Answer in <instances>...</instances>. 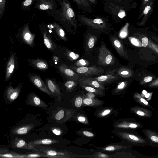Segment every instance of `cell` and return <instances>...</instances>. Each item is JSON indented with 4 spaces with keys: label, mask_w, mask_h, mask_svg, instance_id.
Masks as SVG:
<instances>
[{
    "label": "cell",
    "mask_w": 158,
    "mask_h": 158,
    "mask_svg": "<svg viewBox=\"0 0 158 158\" xmlns=\"http://www.w3.org/2000/svg\"><path fill=\"white\" fill-rule=\"evenodd\" d=\"M129 26V23L127 22L121 28L119 33V36L120 38H124L128 36V35Z\"/></svg>",
    "instance_id": "cell-41"
},
{
    "label": "cell",
    "mask_w": 158,
    "mask_h": 158,
    "mask_svg": "<svg viewBox=\"0 0 158 158\" xmlns=\"http://www.w3.org/2000/svg\"><path fill=\"white\" fill-rule=\"evenodd\" d=\"M129 39L131 43L134 45L138 47H142L141 43L135 37H130Z\"/></svg>",
    "instance_id": "cell-46"
},
{
    "label": "cell",
    "mask_w": 158,
    "mask_h": 158,
    "mask_svg": "<svg viewBox=\"0 0 158 158\" xmlns=\"http://www.w3.org/2000/svg\"><path fill=\"white\" fill-rule=\"evenodd\" d=\"M78 84V82L77 81L70 80L66 81L64 85L67 91L71 92L75 88Z\"/></svg>",
    "instance_id": "cell-39"
},
{
    "label": "cell",
    "mask_w": 158,
    "mask_h": 158,
    "mask_svg": "<svg viewBox=\"0 0 158 158\" xmlns=\"http://www.w3.org/2000/svg\"><path fill=\"white\" fill-rule=\"evenodd\" d=\"M116 70H109L105 74L98 76L94 78L104 85L112 82L121 78V77L114 72Z\"/></svg>",
    "instance_id": "cell-11"
},
{
    "label": "cell",
    "mask_w": 158,
    "mask_h": 158,
    "mask_svg": "<svg viewBox=\"0 0 158 158\" xmlns=\"http://www.w3.org/2000/svg\"><path fill=\"white\" fill-rule=\"evenodd\" d=\"M52 131L54 134L57 135H60L62 133L61 130L56 127L53 128L52 129Z\"/></svg>",
    "instance_id": "cell-54"
},
{
    "label": "cell",
    "mask_w": 158,
    "mask_h": 158,
    "mask_svg": "<svg viewBox=\"0 0 158 158\" xmlns=\"http://www.w3.org/2000/svg\"><path fill=\"white\" fill-rule=\"evenodd\" d=\"M41 30L43 37L44 44L46 47L49 50L53 51L56 48V45L52 40L50 35L46 27H43V25L41 26Z\"/></svg>",
    "instance_id": "cell-23"
},
{
    "label": "cell",
    "mask_w": 158,
    "mask_h": 158,
    "mask_svg": "<svg viewBox=\"0 0 158 158\" xmlns=\"http://www.w3.org/2000/svg\"><path fill=\"white\" fill-rule=\"evenodd\" d=\"M58 7L56 0H38L36 7L46 12L57 9Z\"/></svg>",
    "instance_id": "cell-13"
},
{
    "label": "cell",
    "mask_w": 158,
    "mask_h": 158,
    "mask_svg": "<svg viewBox=\"0 0 158 158\" xmlns=\"http://www.w3.org/2000/svg\"><path fill=\"white\" fill-rule=\"evenodd\" d=\"M10 146L14 148L37 150L29 142L27 143L23 139L17 136L15 137L11 141Z\"/></svg>",
    "instance_id": "cell-17"
},
{
    "label": "cell",
    "mask_w": 158,
    "mask_h": 158,
    "mask_svg": "<svg viewBox=\"0 0 158 158\" xmlns=\"http://www.w3.org/2000/svg\"><path fill=\"white\" fill-rule=\"evenodd\" d=\"M25 158V154H21L15 152L9 151L5 153L0 154V158Z\"/></svg>",
    "instance_id": "cell-38"
},
{
    "label": "cell",
    "mask_w": 158,
    "mask_h": 158,
    "mask_svg": "<svg viewBox=\"0 0 158 158\" xmlns=\"http://www.w3.org/2000/svg\"><path fill=\"white\" fill-rule=\"evenodd\" d=\"M151 0H141V4L139 14L142 10L144 7Z\"/></svg>",
    "instance_id": "cell-51"
},
{
    "label": "cell",
    "mask_w": 158,
    "mask_h": 158,
    "mask_svg": "<svg viewBox=\"0 0 158 158\" xmlns=\"http://www.w3.org/2000/svg\"><path fill=\"white\" fill-rule=\"evenodd\" d=\"M113 1H114L115 2H123L125 1H129L130 0H112Z\"/></svg>",
    "instance_id": "cell-61"
},
{
    "label": "cell",
    "mask_w": 158,
    "mask_h": 158,
    "mask_svg": "<svg viewBox=\"0 0 158 158\" xmlns=\"http://www.w3.org/2000/svg\"><path fill=\"white\" fill-rule=\"evenodd\" d=\"M58 69L60 71L70 80L77 81L81 78L80 75L64 63H61Z\"/></svg>",
    "instance_id": "cell-20"
},
{
    "label": "cell",
    "mask_w": 158,
    "mask_h": 158,
    "mask_svg": "<svg viewBox=\"0 0 158 158\" xmlns=\"http://www.w3.org/2000/svg\"><path fill=\"white\" fill-rule=\"evenodd\" d=\"M119 110V109L115 110L113 107L101 106L96 110L94 115L98 118L104 119L116 113Z\"/></svg>",
    "instance_id": "cell-15"
},
{
    "label": "cell",
    "mask_w": 158,
    "mask_h": 158,
    "mask_svg": "<svg viewBox=\"0 0 158 158\" xmlns=\"http://www.w3.org/2000/svg\"><path fill=\"white\" fill-rule=\"evenodd\" d=\"M90 3L91 5H96L97 4V0H87Z\"/></svg>",
    "instance_id": "cell-59"
},
{
    "label": "cell",
    "mask_w": 158,
    "mask_h": 158,
    "mask_svg": "<svg viewBox=\"0 0 158 158\" xmlns=\"http://www.w3.org/2000/svg\"><path fill=\"white\" fill-rule=\"evenodd\" d=\"M155 0H151L139 14L137 20L142 18L140 22H138L137 24L139 26H144L145 25L150 16L153 13L154 8Z\"/></svg>",
    "instance_id": "cell-9"
},
{
    "label": "cell",
    "mask_w": 158,
    "mask_h": 158,
    "mask_svg": "<svg viewBox=\"0 0 158 158\" xmlns=\"http://www.w3.org/2000/svg\"><path fill=\"white\" fill-rule=\"evenodd\" d=\"M147 93V91L145 90H143L142 91V94H141V96L143 97L144 96L146 95V94Z\"/></svg>",
    "instance_id": "cell-60"
},
{
    "label": "cell",
    "mask_w": 158,
    "mask_h": 158,
    "mask_svg": "<svg viewBox=\"0 0 158 158\" xmlns=\"http://www.w3.org/2000/svg\"><path fill=\"white\" fill-rule=\"evenodd\" d=\"M89 65V62L84 59H80L76 61L74 65L77 67H87Z\"/></svg>",
    "instance_id": "cell-43"
},
{
    "label": "cell",
    "mask_w": 158,
    "mask_h": 158,
    "mask_svg": "<svg viewBox=\"0 0 158 158\" xmlns=\"http://www.w3.org/2000/svg\"><path fill=\"white\" fill-rule=\"evenodd\" d=\"M93 158H112L111 154H108L97 151L93 154L89 156Z\"/></svg>",
    "instance_id": "cell-42"
},
{
    "label": "cell",
    "mask_w": 158,
    "mask_h": 158,
    "mask_svg": "<svg viewBox=\"0 0 158 158\" xmlns=\"http://www.w3.org/2000/svg\"><path fill=\"white\" fill-rule=\"evenodd\" d=\"M83 95H79L77 96L74 100V104L77 108H80L83 104Z\"/></svg>",
    "instance_id": "cell-45"
},
{
    "label": "cell",
    "mask_w": 158,
    "mask_h": 158,
    "mask_svg": "<svg viewBox=\"0 0 158 158\" xmlns=\"http://www.w3.org/2000/svg\"><path fill=\"white\" fill-rule=\"evenodd\" d=\"M115 58L104 44H102L99 49L97 64L108 66L114 64Z\"/></svg>",
    "instance_id": "cell-6"
},
{
    "label": "cell",
    "mask_w": 158,
    "mask_h": 158,
    "mask_svg": "<svg viewBox=\"0 0 158 158\" xmlns=\"http://www.w3.org/2000/svg\"><path fill=\"white\" fill-rule=\"evenodd\" d=\"M28 61L31 66L40 71H45L49 67V65L47 62L41 59H28Z\"/></svg>",
    "instance_id": "cell-26"
},
{
    "label": "cell",
    "mask_w": 158,
    "mask_h": 158,
    "mask_svg": "<svg viewBox=\"0 0 158 158\" xmlns=\"http://www.w3.org/2000/svg\"><path fill=\"white\" fill-rule=\"evenodd\" d=\"M112 126L114 129L136 130L142 128L143 124L134 118H124L114 121Z\"/></svg>",
    "instance_id": "cell-5"
},
{
    "label": "cell",
    "mask_w": 158,
    "mask_h": 158,
    "mask_svg": "<svg viewBox=\"0 0 158 158\" xmlns=\"http://www.w3.org/2000/svg\"><path fill=\"white\" fill-rule=\"evenodd\" d=\"M129 110L131 113L142 119L149 118L152 115L151 110L144 107L134 106L130 108Z\"/></svg>",
    "instance_id": "cell-18"
},
{
    "label": "cell",
    "mask_w": 158,
    "mask_h": 158,
    "mask_svg": "<svg viewBox=\"0 0 158 158\" xmlns=\"http://www.w3.org/2000/svg\"><path fill=\"white\" fill-rule=\"evenodd\" d=\"M149 44V47L152 49L154 50L157 53H158V47L156 44H154L152 42L150 43Z\"/></svg>",
    "instance_id": "cell-56"
},
{
    "label": "cell",
    "mask_w": 158,
    "mask_h": 158,
    "mask_svg": "<svg viewBox=\"0 0 158 158\" xmlns=\"http://www.w3.org/2000/svg\"><path fill=\"white\" fill-rule=\"evenodd\" d=\"M39 157H46V155L43 153H31L25 154V158H35Z\"/></svg>",
    "instance_id": "cell-47"
},
{
    "label": "cell",
    "mask_w": 158,
    "mask_h": 158,
    "mask_svg": "<svg viewBox=\"0 0 158 158\" xmlns=\"http://www.w3.org/2000/svg\"><path fill=\"white\" fill-rule=\"evenodd\" d=\"M57 8L46 12L60 23L71 33H76L78 21L76 14L69 0H56Z\"/></svg>",
    "instance_id": "cell-1"
},
{
    "label": "cell",
    "mask_w": 158,
    "mask_h": 158,
    "mask_svg": "<svg viewBox=\"0 0 158 158\" xmlns=\"http://www.w3.org/2000/svg\"><path fill=\"white\" fill-rule=\"evenodd\" d=\"M142 131L146 138L152 144V146L158 147V133L156 131L149 128H145Z\"/></svg>",
    "instance_id": "cell-24"
},
{
    "label": "cell",
    "mask_w": 158,
    "mask_h": 158,
    "mask_svg": "<svg viewBox=\"0 0 158 158\" xmlns=\"http://www.w3.org/2000/svg\"><path fill=\"white\" fill-rule=\"evenodd\" d=\"M153 94V93H147L146 95H145V97L146 98H147L148 99V100H150L151 99V96Z\"/></svg>",
    "instance_id": "cell-58"
},
{
    "label": "cell",
    "mask_w": 158,
    "mask_h": 158,
    "mask_svg": "<svg viewBox=\"0 0 158 158\" xmlns=\"http://www.w3.org/2000/svg\"><path fill=\"white\" fill-rule=\"evenodd\" d=\"M28 77L29 81L40 90L49 95H52L47 85L40 76L34 74L30 73L28 74Z\"/></svg>",
    "instance_id": "cell-12"
},
{
    "label": "cell",
    "mask_w": 158,
    "mask_h": 158,
    "mask_svg": "<svg viewBox=\"0 0 158 158\" xmlns=\"http://www.w3.org/2000/svg\"><path fill=\"white\" fill-rule=\"evenodd\" d=\"M77 81L81 84L89 86L96 89L105 90L103 85L91 77L83 76L80 78Z\"/></svg>",
    "instance_id": "cell-19"
},
{
    "label": "cell",
    "mask_w": 158,
    "mask_h": 158,
    "mask_svg": "<svg viewBox=\"0 0 158 158\" xmlns=\"http://www.w3.org/2000/svg\"><path fill=\"white\" fill-rule=\"evenodd\" d=\"M153 79V77L151 76H148L143 78L139 83V85H142L146 83L151 81Z\"/></svg>",
    "instance_id": "cell-48"
},
{
    "label": "cell",
    "mask_w": 158,
    "mask_h": 158,
    "mask_svg": "<svg viewBox=\"0 0 158 158\" xmlns=\"http://www.w3.org/2000/svg\"><path fill=\"white\" fill-rule=\"evenodd\" d=\"M87 28L84 35L85 40V49L87 51L93 48L97 39V36L95 35L97 31L91 28Z\"/></svg>",
    "instance_id": "cell-16"
},
{
    "label": "cell",
    "mask_w": 158,
    "mask_h": 158,
    "mask_svg": "<svg viewBox=\"0 0 158 158\" xmlns=\"http://www.w3.org/2000/svg\"><path fill=\"white\" fill-rule=\"evenodd\" d=\"M78 84L81 87L85 90L93 94L98 97H102L105 95V90L100 89L89 86L83 85L78 82Z\"/></svg>",
    "instance_id": "cell-34"
},
{
    "label": "cell",
    "mask_w": 158,
    "mask_h": 158,
    "mask_svg": "<svg viewBox=\"0 0 158 158\" xmlns=\"http://www.w3.org/2000/svg\"><path fill=\"white\" fill-rule=\"evenodd\" d=\"M50 25L56 35L61 39L64 41H68L65 31L59 23L53 21Z\"/></svg>",
    "instance_id": "cell-32"
},
{
    "label": "cell",
    "mask_w": 158,
    "mask_h": 158,
    "mask_svg": "<svg viewBox=\"0 0 158 158\" xmlns=\"http://www.w3.org/2000/svg\"><path fill=\"white\" fill-rule=\"evenodd\" d=\"M77 120L80 123L86 125H90L87 117L84 115H80L76 117Z\"/></svg>",
    "instance_id": "cell-44"
},
{
    "label": "cell",
    "mask_w": 158,
    "mask_h": 158,
    "mask_svg": "<svg viewBox=\"0 0 158 158\" xmlns=\"http://www.w3.org/2000/svg\"><path fill=\"white\" fill-rule=\"evenodd\" d=\"M117 73L118 75L123 78L130 77L133 74V72L131 70L124 67L120 68L117 70Z\"/></svg>",
    "instance_id": "cell-36"
},
{
    "label": "cell",
    "mask_w": 158,
    "mask_h": 158,
    "mask_svg": "<svg viewBox=\"0 0 158 158\" xmlns=\"http://www.w3.org/2000/svg\"><path fill=\"white\" fill-rule=\"evenodd\" d=\"M128 83L127 81H122L119 83L117 86L112 90V94L117 95L123 93L127 89Z\"/></svg>",
    "instance_id": "cell-37"
},
{
    "label": "cell",
    "mask_w": 158,
    "mask_h": 158,
    "mask_svg": "<svg viewBox=\"0 0 158 158\" xmlns=\"http://www.w3.org/2000/svg\"><path fill=\"white\" fill-rule=\"evenodd\" d=\"M9 151L7 147L5 145H0V154H4Z\"/></svg>",
    "instance_id": "cell-52"
},
{
    "label": "cell",
    "mask_w": 158,
    "mask_h": 158,
    "mask_svg": "<svg viewBox=\"0 0 158 158\" xmlns=\"http://www.w3.org/2000/svg\"><path fill=\"white\" fill-rule=\"evenodd\" d=\"M40 151L43 152L46 157L67 158L71 157L68 155L66 152H61L56 150L44 148L40 150Z\"/></svg>",
    "instance_id": "cell-30"
},
{
    "label": "cell",
    "mask_w": 158,
    "mask_h": 158,
    "mask_svg": "<svg viewBox=\"0 0 158 158\" xmlns=\"http://www.w3.org/2000/svg\"><path fill=\"white\" fill-rule=\"evenodd\" d=\"M148 38L146 37L143 38L142 39L141 45L143 47H146L148 46Z\"/></svg>",
    "instance_id": "cell-55"
},
{
    "label": "cell",
    "mask_w": 158,
    "mask_h": 158,
    "mask_svg": "<svg viewBox=\"0 0 158 158\" xmlns=\"http://www.w3.org/2000/svg\"><path fill=\"white\" fill-rule=\"evenodd\" d=\"M76 111L72 109L60 108L53 115V119L57 123H64L73 117Z\"/></svg>",
    "instance_id": "cell-10"
},
{
    "label": "cell",
    "mask_w": 158,
    "mask_h": 158,
    "mask_svg": "<svg viewBox=\"0 0 158 158\" xmlns=\"http://www.w3.org/2000/svg\"><path fill=\"white\" fill-rule=\"evenodd\" d=\"M110 40L112 44L119 54L122 56L127 57L126 52L121 41L117 37L113 36H110Z\"/></svg>",
    "instance_id": "cell-29"
},
{
    "label": "cell",
    "mask_w": 158,
    "mask_h": 158,
    "mask_svg": "<svg viewBox=\"0 0 158 158\" xmlns=\"http://www.w3.org/2000/svg\"><path fill=\"white\" fill-rule=\"evenodd\" d=\"M113 132L121 141L132 146H136L145 147L152 146V144L146 138L140 135L135 130L114 129Z\"/></svg>",
    "instance_id": "cell-4"
},
{
    "label": "cell",
    "mask_w": 158,
    "mask_h": 158,
    "mask_svg": "<svg viewBox=\"0 0 158 158\" xmlns=\"http://www.w3.org/2000/svg\"><path fill=\"white\" fill-rule=\"evenodd\" d=\"M133 98L135 102L139 104L144 107L152 109L157 113L156 110L151 105L148 101L142 97L139 93L137 92H135L133 95Z\"/></svg>",
    "instance_id": "cell-33"
},
{
    "label": "cell",
    "mask_w": 158,
    "mask_h": 158,
    "mask_svg": "<svg viewBox=\"0 0 158 158\" xmlns=\"http://www.w3.org/2000/svg\"><path fill=\"white\" fill-rule=\"evenodd\" d=\"M15 54L12 53L8 62L6 69L5 80L8 81L10 79L14 70L15 65Z\"/></svg>",
    "instance_id": "cell-28"
},
{
    "label": "cell",
    "mask_w": 158,
    "mask_h": 158,
    "mask_svg": "<svg viewBox=\"0 0 158 158\" xmlns=\"http://www.w3.org/2000/svg\"><path fill=\"white\" fill-rule=\"evenodd\" d=\"M27 104L43 109L47 108L48 105L34 92H31L26 99Z\"/></svg>",
    "instance_id": "cell-14"
},
{
    "label": "cell",
    "mask_w": 158,
    "mask_h": 158,
    "mask_svg": "<svg viewBox=\"0 0 158 158\" xmlns=\"http://www.w3.org/2000/svg\"><path fill=\"white\" fill-rule=\"evenodd\" d=\"M77 5L79 10L84 12L91 14L93 10L91 5L87 0H72Z\"/></svg>",
    "instance_id": "cell-31"
},
{
    "label": "cell",
    "mask_w": 158,
    "mask_h": 158,
    "mask_svg": "<svg viewBox=\"0 0 158 158\" xmlns=\"http://www.w3.org/2000/svg\"><path fill=\"white\" fill-rule=\"evenodd\" d=\"M46 85L52 95L57 97L59 102L61 99V93L58 85L53 81L47 78L45 80Z\"/></svg>",
    "instance_id": "cell-25"
},
{
    "label": "cell",
    "mask_w": 158,
    "mask_h": 158,
    "mask_svg": "<svg viewBox=\"0 0 158 158\" xmlns=\"http://www.w3.org/2000/svg\"><path fill=\"white\" fill-rule=\"evenodd\" d=\"M69 68L80 76L86 77L99 75L102 73L105 70L104 69L95 65L90 67H77L72 65Z\"/></svg>",
    "instance_id": "cell-7"
},
{
    "label": "cell",
    "mask_w": 158,
    "mask_h": 158,
    "mask_svg": "<svg viewBox=\"0 0 158 158\" xmlns=\"http://www.w3.org/2000/svg\"><path fill=\"white\" fill-rule=\"evenodd\" d=\"M35 34L31 33L28 25L25 27L23 32L22 37L25 43L32 47L34 46V41Z\"/></svg>",
    "instance_id": "cell-27"
},
{
    "label": "cell",
    "mask_w": 158,
    "mask_h": 158,
    "mask_svg": "<svg viewBox=\"0 0 158 158\" xmlns=\"http://www.w3.org/2000/svg\"><path fill=\"white\" fill-rule=\"evenodd\" d=\"M82 133L84 136L92 138L96 136L94 133L88 131H84Z\"/></svg>",
    "instance_id": "cell-50"
},
{
    "label": "cell",
    "mask_w": 158,
    "mask_h": 158,
    "mask_svg": "<svg viewBox=\"0 0 158 158\" xmlns=\"http://www.w3.org/2000/svg\"><path fill=\"white\" fill-rule=\"evenodd\" d=\"M6 0H0V17L3 15L5 7Z\"/></svg>",
    "instance_id": "cell-49"
},
{
    "label": "cell",
    "mask_w": 158,
    "mask_h": 158,
    "mask_svg": "<svg viewBox=\"0 0 158 158\" xmlns=\"http://www.w3.org/2000/svg\"><path fill=\"white\" fill-rule=\"evenodd\" d=\"M95 147L97 151L105 153L116 152L123 150L131 149L133 146L121 141L119 142L110 143L102 147Z\"/></svg>",
    "instance_id": "cell-8"
},
{
    "label": "cell",
    "mask_w": 158,
    "mask_h": 158,
    "mask_svg": "<svg viewBox=\"0 0 158 158\" xmlns=\"http://www.w3.org/2000/svg\"><path fill=\"white\" fill-rule=\"evenodd\" d=\"M33 1V0H25L23 2V5L26 6H28L31 4Z\"/></svg>",
    "instance_id": "cell-57"
},
{
    "label": "cell",
    "mask_w": 158,
    "mask_h": 158,
    "mask_svg": "<svg viewBox=\"0 0 158 158\" xmlns=\"http://www.w3.org/2000/svg\"><path fill=\"white\" fill-rule=\"evenodd\" d=\"M22 86L19 85L15 88L9 85L7 88L5 93L6 98L9 102H12L18 97L20 94Z\"/></svg>",
    "instance_id": "cell-21"
},
{
    "label": "cell",
    "mask_w": 158,
    "mask_h": 158,
    "mask_svg": "<svg viewBox=\"0 0 158 158\" xmlns=\"http://www.w3.org/2000/svg\"><path fill=\"white\" fill-rule=\"evenodd\" d=\"M94 16L95 18H91L83 15L78 14L77 15V20L81 25L100 33H107L114 30L107 18L100 16Z\"/></svg>",
    "instance_id": "cell-3"
},
{
    "label": "cell",
    "mask_w": 158,
    "mask_h": 158,
    "mask_svg": "<svg viewBox=\"0 0 158 158\" xmlns=\"http://www.w3.org/2000/svg\"><path fill=\"white\" fill-rule=\"evenodd\" d=\"M32 146L34 147L40 145H49L58 142L57 140L45 139L31 141L28 142Z\"/></svg>",
    "instance_id": "cell-35"
},
{
    "label": "cell",
    "mask_w": 158,
    "mask_h": 158,
    "mask_svg": "<svg viewBox=\"0 0 158 158\" xmlns=\"http://www.w3.org/2000/svg\"><path fill=\"white\" fill-rule=\"evenodd\" d=\"M65 55L67 58L71 61H74L79 58V55L68 49H67L65 51Z\"/></svg>",
    "instance_id": "cell-40"
},
{
    "label": "cell",
    "mask_w": 158,
    "mask_h": 158,
    "mask_svg": "<svg viewBox=\"0 0 158 158\" xmlns=\"http://www.w3.org/2000/svg\"><path fill=\"white\" fill-rule=\"evenodd\" d=\"M82 106L98 108L101 107L105 103L104 101L95 98L87 97L84 94H83Z\"/></svg>",
    "instance_id": "cell-22"
},
{
    "label": "cell",
    "mask_w": 158,
    "mask_h": 158,
    "mask_svg": "<svg viewBox=\"0 0 158 158\" xmlns=\"http://www.w3.org/2000/svg\"><path fill=\"white\" fill-rule=\"evenodd\" d=\"M104 9L116 23L121 21L129 12L136 8V2L133 0L123 2L103 0Z\"/></svg>",
    "instance_id": "cell-2"
},
{
    "label": "cell",
    "mask_w": 158,
    "mask_h": 158,
    "mask_svg": "<svg viewBox=\"0 0 158 158\" xmlns=\"http://www.w3.org/2000/svg\"><path fill=\"white\" fill-rule=\"evenodd\" d=\"M148 86L151 88H157L158 87V79L150 83L148 85Z\"/></svg>",
    "instance_id": "cell-53"
}]
</instances>
